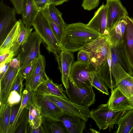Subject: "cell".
I'll return each mask as SVG.
<instances>
[{"mask_svg": "<svg viewBox=\"0 0 133 133\" xmlns=\"http://www.w3.org/2000/svg\"><path fill=\"white\" fill-rule=\"evenodd\" d=\"M127 111H114L109 108L107 103L100 105L96 109H92L90 116L100 130L113 129L114 125L118 124L120 118Z\"/></svg>", "mask_w": 133, "mask_h": 133, "instance_id": "obj_3", "label": "cell"}, {"mask_svg": "<svg viewBox=\"0 0 133 133\" xmlns=\"http://www.w3.org/2000/svg\"><path fill=\"white\" fill-rule=\"evenodd\" d=\"M58 53L55 54L56 58L61 74L62 82L66 89L68 87L69 74L74 57L73 54L69 51H61Z\"/></svg>", "mask_w": 133, "mask_h": 133, "instance_id": "obj_12", "label": "cell"}, {"mask_svg": "<svg viewBox=\"0 0 133 133\" xmlns=\"http://www.w3.org/2000/svg\"><path fill=\"white\" fill-rule=\"evenodd\" d=\"M28 132L31 133H45V131L44 127L42 124L38 128L32 129L29 127L28 128Z\"/></svg>", "mask_w": 133, "mask_h": 133, "instance_id": "obj_45", "label": "cell"}, {"mask_svg": "<svg viewBox=\"0 0 133 133\" xmlns=\"http://www.w3.org/2000/svg\"><path fill=\"white\" fill-rule=\"evenodd\" d=\"M20 29V23L18 20L0 45V55L10 51V50L17 43Z\"/></svg>", "mask_w": 133, "mask_h": 133, "instance_id": "obj_22", "label": "cell"}, {"mask_svg": "<svg viewBox=\"0 0 133 133\" xmlns=\"http://www.w3.org/2000/svg\"><path fill=\"white\" fill-rule=\"evenodd\" d=\"M22 96L17 92L13 91H10L8 97L6 102L11 106L21 102Z\"/></svg>", "mask_w": 133, "mask_h": 133, "instance_id": "obj_38", "label": "cell"}, {"mask_svg": "<svg viewBox=\"0 0 133 133\" xmlns=\"http://www.w3.org/2000/svg\"><path fill=\"white\" fill-rule=\"evenodd\" d=\"M12 51H10L8 52L0 55V63L3 62L8 58Z\"/></svg>", "mask_w": 133, "mask_h": 133, "instance_id": "obj_48", "label": "cell"}, {"mask_svg": "<svg viewBox=\"0 0 133 133\" xmlns=\"http://www.w3.org/2000/svg\"><path fill=\"white\" fill-rule=\"evenodd\" d=\"M25 0H10L18 14H21Z\"/></svg>", "mask_w": 133, "mask_h": 133, "instance_id": "obj_42", "label": "cell"}, {"mask_svg": "<svg viewBox=\"0 0 133 133\" xmlns=\"http://www.w3.org/2000/svg\"><path fill=\"white\" fill-rule=\"evenodd\" d=\"M34 92L29 86H26L22 93L21 105L18 114L9 133H14L15 128L19 116L23 109L34 99Z\"/></svg>", "mask_w": 133, "mask_h": 133, "instance_id": "obj_27", "label": "cell"}, {"mask_svg": "<svg viewBox=\"0 0 133 133\" xmlns=\"http://www.w3.org/2000/svg\"><path fill=\"white\" fill-rule=\"evenodd\" d=\"M111 56L110 46L108 52L107 59L104 63L102 65L96 72L98 76L103 81L108 88L111 91L115 87L114 78L111 70Z\"/></svg>", "mask_w": 133, "mask_h": 133, "instance_id": "obj_18", "label": "cell"}, {"mask_svg": "<svg viewBox=\"0 0 133 133\" xmlns=\"http://www.w3.org/2000/svg\"><path fill=\"white\" fill-rule=\"evenodd\" d=\"M110 47L107 37L100 36L82 49L89 53V63L96 71L105 62Z\"/></svg>", "mask_w": 133, "mask_h": 133, "instance_id": "obj_4", "label": "cell"}, {"mask_svg": "<svg viewBox=\"0 0 133 133\" xmlns=\"http://www.w3.org/2000/svg\"><path fill=\"white\" fill-rule=\"evenodd\" d=\"M19 69L9 65L5 73L0 79V106L6 104Z\"/></svg>", "mask_w": 133, "mask_h": 133, "instance_id": "obj_15", "label": "cell"}, {"mask_svg": "<svg viewBox=\"0 0 133 133\" xmlns=\"http://www.w3.org/2000/svg\"><path fill=\"white\" fill-rule=\"evenodd\" d=\"M43 41L36 31L32 32L27 41L21 46L17 57L19 60V69L31 64L41 54L40 46Z\"/></svg>", "mask_w": 133, "mask_h": 133, "instance_id": "obj_5", "label": "cell"}, {"mask_svg": "<svg viewBox=\"0 0 133 133\" xmlns=\"http://www.w3.org/2000/svg\"><path fill=\"white\" fill-rule=\"evenodd\" d=\"M34 92L35 100L42 117L58 121V118L63 111L46 96Z\"/></svg>", "mask_w": 133, "mask_h": 133, "instance_id": "obj_9", "label": "cell"}, {"mask_svg": "<svg viewBox=\"0 0 133 133\" xmlns=\"http://www.w3.org/2000/svg\"><path fill=\"white\" fill-rule=\"evenodd\" d=\"M127 22L123 42L133 69V18L126 17Z\"/></svg>", "mask_w": 133, "mask_h": 133, "instance_id": "obj_20", "label": "cell"}, {"mask_svg": "<svg viewBox=\"0 0 133 133\" xmlns=\"http://www.w3.org/2000/svg\"><path fill=\"white\" fill-rule=\"evenodd\" d=\"M129 99L133 107V95L130 97Z\"/></svg>", "mask_w": 133, "mask_h": 133, "instance_id": "obj_49", "label": "cell"}, {"mask_svg": "<svg viewBox=\"0 0 133 133\" xmlns=\"http://www.w3.org/2000/svg\"><path fill=\"white\" fill-rule=\"evenodd\" d=\"M32 26L46 45L48 51L55 55L61 51L60 44L42 10L38 12Z\"/></svg>", "mask_w": 133, "mask_h": 133, "instance_id": "obj_2", "label": "cell"}, {"mask_svg": "<svg viewBox=\"0 0 133 133\" xmlns=\"http://www.w3.org/2000/svg\"><path fill=\"white\" fill-rule=\"evenodd\" d=\"M21 102L11 106L8 133L10 131L18 111Z\"/></svg>", "mask_w": 133, "mask_h": 133, "instance_id": "obj_39", "label": "cell"}, {"mask_svg": "<svg viewBox=\"0 0 133 133\" xmlns=\"http://www.w3.org/2000/svg\"><path fill=\"white\" fill-rule=\"evenodd\" d=\"M62 85V84H58L54 83L49 78L47 81L39 85L34 92L37 94L56 96L70 101L65 95Z\"/></svg>", "mask_w": 133, "mask_h": 133, "instance_id": "obj_17", "label": "cell"}, {"mask_svg": "<svg viewBox=\"0 0 133 133\" xmlns=\"http://www.w3.org/2000/svg\"><path fill=\"white\" fill-rule=\"evenodd\" d=\"M99 2V0H83L82 6L84 9L90 11L97 7Z\"/></svg>", "mask_w": 133, "mask_h": 133, "instance_id": "obj_40", "label": "cell"}, {"mask_svg": "<svg viewBox=\"0 0 133 133\" xmlns=\"http://www.w3.org/2000/svg\"><path fill=\"white\" fill-rule=\"evenodd\" d=\"M20 25V29L17 40V43L21 46L27 41L30 36L33 28H26L22 20H19Z\"/></svg>", "mask_w": 133, "mask_h": 133, "instance_id": "obj_34", "label": "cell"}, {"mask_svg": "<svg viewBox=\"0 0 133 133\" xmlns=\"http://www.w3.org/2000/svg\"><path fill=\"white\" fill-rule=\"evenodd\" d=\"M33 62L26 67L19 69V72L24 79L26 78L31 72L33 68Z\"/></svg>", "mask_w": 133, "mask_h": 133, "instance_id": "obj_43", "label": "cell"}, {"mask_svg": "<svg viewBox=\"0 0 133 133\" xmlns=\"http://www.w3.org/2000/svg\"><path fill=\"white\" fill-rule=\"evenodd\" d=\"M69 0H50L49 4H52L55 6L60 5L65 2L68 1Z\"/></svg>", "mask_w": 133, "mask_h": 133, "instance_id": "obj_47", "label": "cell"}, {"mask_svg": "<svg viewBox=\"0 0 133 133\" xmlns=\"http://www.w3.org/2000/svg\"><path fill=\"white\" fill-rule=\"evenodd\" d=\"M0 107V133H8L11 105L6 103Z\"/></svg>", "mask_w": 133, "mask_h": 133, "instance_id": "obj_28", "label": "cell"}, {"mask_svg": "<svg viewBox=\"0 0 133 133\" xmlns=\"http://www.w3.org/2000/svg\"><path fill=\"white\" fill-rule=\"evenodd\" d=\"M20 65L19 60L17 57L16 58H13L11 59L9 65L12 67L19 69Z\"/></svg>", "mask_w": 133, "mask_h": 133, "instance_id": "obj_46", "label": "cell"}, {"mask_svg": "<svg viewBox=\"0 0 133 133\" xmlns=\"http://www.w3.org/2000/svg\"><path fill=\"white\" fill-rule=\"evenodd\" d=\"M114 46L118 61L122 67L127 74L133 76V69L123 41Z\"/></svg>", "mask_w": 133, "mask_h": 133, "instance_id": "obj_23", "label": "cell"}, {"mask_svg": "<svg viewBox=\"0 0 133 133\" xmlns=\"http://www.w3.org/2000/svg\"><path fill=\"white\" fill-rule=\"evenodd\" d=\"M39 11L45 9L49 5L50 0H34Z\"/></svg>", "mask_w": 133, "mask_h": 133, "instance_id": "obj_44", "label": "cell"}, {"mask_svg": "<svg viewBox=\"0 0 133 133\" xmlns=\"http://www.w3.org/2000/svg\"><path fill=\"white\" fill-rule=\"evenodd\" d=\"M46 61L44 57L41 55L39 57L33 62V68L30 75L25 79V85L28 86L31 80L41 71H45Z\"/></svg>", "mask_w": 133, "mask_h": 133, "instance_id": "obj_31", "label": "cell"}, {"mask_svg": "<svg viewBox=\"0 0 133 133\" xmlns=\"http://www.w3.org/2000/svg\"><path fill=\"white\" fill-rule=\"evenodd\" d=\"M107 103L109 108L115 111L133 109L129 98L116 87L111 91V95Z\"/></svg>", "mask_w": 133, "mask_h": 133, "instance_id": "obj_16", "label": "cell"}, {"mask_svg": "<svg viewBox=\"0 0 133 133\" xmlns=\"http://www.w3.org/2000/svg\"><path fill=\"white\" fill-rule=\"evenodd\" d=\"M126 17L123 18L109 31L107 37L110 45L116 46L123 41L127 24Z\"/></svg>", "mask_w": 133, "mask_h": 133, "instance_id": "obj_21", "label": "cell"}, {"mask_svg": "<svg viewBox=\"0 0 133 133\" xmlns=\"http://www.w3.org/2000/svg\"><path fill=\"white\" fill-rule=\"evenodd\" d=\"M42 124L45 133H68L62 124L59 121H56L49 118L43 117Z\"/></svg>", "mask_w": 133, "mask_h": 133, "instance_id": "obj_29", "label": "cell"}, {"mask_svg": "<svg viewBox=\"0 0 133 133\" xmlns=\"http://www.w3.org/2000/svg\"><path fill=\"white\" fill-rule=\"evenodd\" d=\"M90 28L100 35L107 37V19L105 5L103 3L95 12L92 19L87 24Z\"/></svg>", "mask_w": 133, "mask_h": 133, "instance_id": "obj_14", "label": "cell"}, {"mask_svg": "<svg viewBox=\"0 0 133 133\" xmlns=\"http://www.w3.org/2000/svg\"><path fill=\"white\" fill-rule=\"evenodd\" d=\"M102 36L89 28L87 24L79 22L67 25L60 44L61 51L74 52Z\"/></svg>", "mask_w": 133, "mask_h": 133, "instance_id": "obj_1", "label": "cell"}, {"mask_svg": "<svg viewBox=\"0 0 133 133\" xmlns=\"http://www.w3.org/2000/svg\"><path fill=\"white\" fill-rule=\"evenodd\" d=\"M65 89L69 100L77 104L89 107L95 102V95L91 84L78 87L69 79L68 87Z\"/></svg>", "mask_w": 133, "mask_h": 133, "instance_id": "obj_6", "label": "cell"}, {"mask_svg": "<svg viewBox=\"0 0 133 133\" xmlns=\"http://www.w3.org/2000/svg\"><path fill=\"white\" fill-rule=\"evenodd\" d=\"M63 111L77 115L86 121L90 117L89 107L77 104L70 101L56 96L46 95Z\"/></svg>", "mask_w": 133, "mask_h": 133, "instance_id": "obj_10", "label": "cell"}, {"mask_svg": "<svg viewBox=\"0 0 133 133\" xmlns=\"http://www.w3.org/2000/svg\"><path fill=\"white\" fill-rule=\"evenodd\" d=\"M117 133H130L133 128V109L127 110L120 118Z\"/></svg>", "mask_w": 133, "mask_h": 133, "instance_id": "obj_26", "label": "cell"}, {"mask_svg": "<svg viewBox=\"0 0 133 133\" xmlns=\"http://www.w3.org/2000/svg\"><path fill=\"white\" fill-rule=\"evenodd\" d=\"M49 78L45 71H41L31 80L28 86L34 91L39 85L47 81Z\"/></svg>", "mask_w": 133, "mask_h": 133, "instance_id": "obj_36", "label": "cell"}, {"mask_svg": "<svg viewBox=\"0 0 133 133\" xmlns=\"http://www.w3.org/2000/svg\"><path fill=\"white\" fill-rule=\"evenodd\" d=\"M77 61L89 63L90 57L89 53L83 49L79 50L77 56Z\"/></svg>", "mask_w": 133, "mask_h": 133, "instance_id": "obj_41", "label": "cell"}, {"mask_svg": "<svg viewBox=\"0 0 133 133\" xmlns=\"http://www.w3.org/2000/svg\"><path fill=\"white\" fill-rule=\"evenodd\" d=\"M14 7L11 8L1 0L0 2V45L16 23Z\"/></svg>", "mask_w": 133, "mask_h": 133, "instance_id": "obj_8", "label": "cell"}, {"mask_svg": "<svg viewBox=\"0 0 133 133\" xmlns=\"http://www.w3.org/2000/svg\"><path fill=\"white\" fill-rule=\"evenodd\" d=\"M28 104L24 108L22 112L17 121L14 133L28 132L29 113Z\"/></svg>", "mask_w": 133, "mask_h": 133, "instance_id": "obj_30", "label": "cell"}, {"mask_svg": "<svg viewBox=\"0 0 133 133\" xmlns=\"http://www.w3.org/2000/svg\"><path fill=\"white\" fill-rule=\"evenodd\" d=\"M111 56V70L115 81L129 75L123 69L119 63L115 47L110 45Z\"/></svg>", "mask_w": 133, "mask_h": 133, "instance_id": "obj_25", "label": "cell"}, {"mask_svg": "<svg viewBox=\"0 0 133 133\" xmlns=\"http://www.w3.org/2000/svg\"><path fill=\"white\" fill-rule=\"evenodd\" d=\"M91 83L92 86L101 92L107 95H109L107 87L103 81L97 75L96 72L94 73L92 77Z\"/></svg>", "mask_w": 133, "mask_h": 133, "instance_id": "obj_35", "label": "cell"}, {"mask_svg": "<svg viewBox=\"0 0 133 133\" xmlns=\"http://www.w3.org/2000/svg\"><path fill=\"white\" fill-rule=\"evenodd\" d=\"M107 29L109 30L123 18L128 16L127 11L119 0H106Z\"/></svg>", "mask_w": 133, "mask_h": 133, "instance_id": "obj_11", "label": "cell"}, {"mask_svg": "<svg viewBox=\"0 0 133 133\" xmlns=\"http://www.w3.org/2000/svg\"><path fill=\"white\" fill-rule=\"evenodd\" d=\"M24 79L21 75L19 70L13 82L10 91H16L22 96V91L23 87V81Z\"/></svg>", "mask_w": 133, "mask_h": 133, "instance_id": "obj_37", "label": "cell"}, {"mask_svg": "<svg viewBox=\"0 0 133 133\" xmlns=\"http://www.w3.org/2000/svg\"><path fill=\"white\" fill-rule=\"evenodd\" d=\"M130 133H133V128L130 132Z\"/></svg>", "mask_w": 133, "mask_h": 133, "instance_id": "obj_50", "label": "cell"}, {"mask_svg": "<svg viewBox=\"0 0 133 133\" xmlns=\"http://www.w3.org/2000/svg\"><path fill=\"white\" fill-rule=\"evenodd\" d=\"M95 72L90 63L77 61L72 64L69 79L76 86L80 87L86 84H91L92 77Z\"/></svg>", "mask_w": 133, "mask_h": 133, "instance_id": "obj_7", "label": "cell"}, {"mask_svg": "<svg viewBox=\"0 0 133 133\" xmlns=\"http://www.w3.org/2000/svg\"><path fill=\"white\" fill-rule=\"evenodd\" d=\"M68 133H82L86 128V122L79 117L63 111L58 118Z\"/></svg>", "mask_w": 133, "mask_h": 133, "instance_id": "obj_13", "label": "cell"}, {"mask_svg": "<svg viewBox=\"0 0 133 133\" xmlns=\"http://www.w3.org/2000/svg\"><path fill=\"white\" fill-rule=\"evenodd\" d=\"M49 5L42 11L47 19L54 35L60 44L64 31L51 18L49 9Z\"/></svg>", "mask_w": 133, "mask_h": 133, "instance_id": "obj_32", "label": "cell"}, {"mask_svg": "<svg viewBox=\"0 0 133 133\" xmlns=\"http://www.w3.org/2000/svg\"><path fill=\"white\" fill-rule=\"evenodd\" d=\"M28 107L29 126L32 129L38 128L42 124L43 117L35 101V97L34 99L29 104Z\"/></svg>", "mask_w": 133, "mask_h": 133, "instance_id": "obj_24", "label": "cell"}, {"mask_svg": "<svg viewBox=\"0 0 133 133\" xmlns=\"http://www.w3.org/2000/svg\"><path fill=\"white\" fill-rule=\"evenodd\" d=\"M39 11L34 0H25L21 13L25 27L30 28Z\"/></svg>", "mask_w": 133, "mask_h": 133, "instance_id": "obj_19", "label": "cell"}, {"mask_svg": "<svg viewBox=\"0 0 133 133\" xmlns=\"http://www.w3.org/2000/svg\"><path fill=\"white\" fill-rule=\"evenodd\" d=\"M49 9L52 19L64 31L67 24L65 23L62 17V13L55 6L52 4H49Z\"/></svg>", "mask_w": 133, "mask_h": 133, "instance_id": "obj_33", "label": "cell"}]
</instances>
